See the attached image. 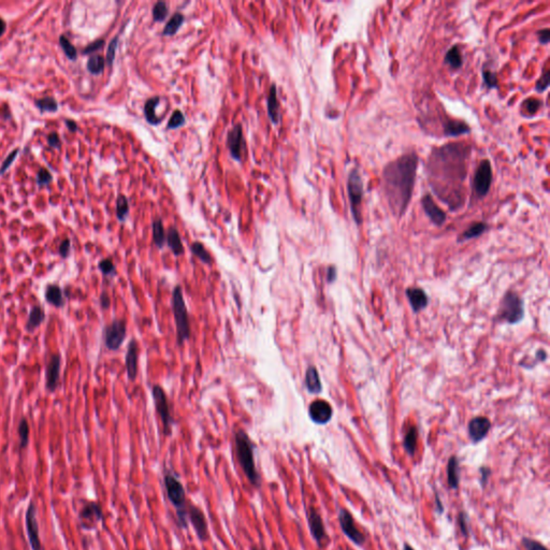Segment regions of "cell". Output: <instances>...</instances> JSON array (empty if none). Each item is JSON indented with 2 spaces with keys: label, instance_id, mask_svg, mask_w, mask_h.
Masks as SVG:
<instances>
[{
  "label": "cell",
  "instance_id": "1",
  "mask_svg": "<svg viewBox=\"0 0 550 550\" xmlns=\"http://www.w3.org/2000/svg\"><path fill=\"white\" fill-rule=\"evenodd\" d=\"M418 167L416 153L402 155L388 163L383 172V189L393 214L401 216L409 205Z\"/></svg>",
  "mask_w": 550,
  "mask_h": 550
},
{
  "label": "cell",
  "instance_id": "2",
  "mask_svg": "<svg viewBox=\"0 0 550 550\" xmlns=\"http://www.w3.org/2000/svg\"><path fill=\"white\" fill-rule=\"evenodd\" d=\"M234 444L236 459L246 478L254 487L259 488L261 485V477L256 469L255 456H254L255 444L244 430H238L234 433Z\"/></svg>",
  "mask_w": 550,
  "mask_h": 550
},
{
  "label": "cell",
  "instance_id": "3",
  "mask_svg": "<svg viewBox=\"0 0 550 550\" xmlns=\"http://www.w3.org/2000/svg\"><path fill=\"white\" fill-rule=\"evenodd\" d=\"M163 485L165 492H167L170 503L173 505L176 512V520L179 527L182 529H187L188 518H187V504L185 488L183 486L181 481L177 478L172 472L167 471L163 475Z\"/></svg>",
  "mask_w": 550,
  "mask_h": 550
},
{
  "label": "cell",
  "instance_id": "4",
  "mask_svg": "<svg viewBox=\"0 0 550 550\" xmlns=\"http://www.w3.org/2000/svg\"><path fill=\"white\" fill-rule=\"evenodd\" d=\"M172 307L177 333V343H179V345H182L191 336V326H189L187 307L184 297H183L181 286H176L173 291Z\"/></svg>",
  "mask_w": 550,
  "mask_h": 550
},
{
  "label": "cell",
  "instance_id": "5",
  "mask_svg": "<svg viewBox=\"0 0 550 550\" xmlns=\"http://www.w3.org/2000/svg\"><path fill=\"white\" fill-rule=\"evenodd\" d=\"M347 192L351 202L353 217L356 224L360 225L362 223L361 204L363 199V182L362 177L357 169L352 170L350 175H348Z\"/></svg>",
  "mask_w": 550,
  "mask_h": 550
},
{
  "label": "cell",
  "instance_id": "6",
  "mask_svg": "<svg viewBox=\"0 0 550 550\" xmlns=\"http://www.w3.org/2000/svg\"><path fill=\"white\" fill-rule=\"evenodd\" d=\"M523 315L524 309L522 299L515 292H507L504 295L501 304V309L499 311L500 319L513 324L521 321Z\"/></svg>",
  "mask_w": 550,
  "mask_h": 550
},
{
  "label": "cell",
  "instance_id": "7",
  "mask_svg": "<svg viewBox=\"0 0 550 550\" xmlns=\"http://www.w3.org/2000/svg\"><path fill=\"white\" fill-rule=\"evenodd\" d=\"M152 394L154 398V402H155L157 413L159 414V417H161L163 424V432L165 435H170L171 431H172V425L174 423V421L172 416H171L167 395H165L163 389L158 385H155L153 387Z\"/></svg>",
  "mask_w": 550,
  "mask_h": 550
},
{
  "label": "cell",
  "instance_id": "8",
  "mask_svg": "<svg viewBox=\"0 0 550 550\" xmlns=\"http://www.w3.org/2000/svg\"><path fill=\"white\" fill-rule=\"evenodd\" d=\"M126 338V322L123 319H115L104 328L103 340L106 348L110 351H117Z\"/></svg>",
  "mask_w": 550,
  "mask_h": 550
},
{
  "label": "cell",
  "instance_id": "9",
  "mask_svg": "<svg viewBox=\"0 0 550 550\" xmlns=\"http://www.w3.org/2000/svg\"><path fill=\"white\" fill-rule=\"evenodd\" d=\"M187 518L188 522H191L193 528L196 532L198 539L201 542H206L210 539L208 520L204 515L203 511L196 504L188 502L187 504Z\"/></svg>",
  "mask_w": 550,
  "mask_h": 550
},
{
  "label": "cell",
  "instance_id": "10",
  "mask_svg": "<svg viewBox=\"0 0 550 550\" xmlns=\"http://www.w3.org/2000/svg\"><path fill=\"white\" fill-rule=\"evenodd\" d=\"M492 183V167L489 161H483L475 172L473 186L478 197H485L490 191Z\"/></svg>",
  "mask_w": 550,
  "mask_h": 550
},
{
  "label": "cell",
  "instance_id": "11",
  "mask_svg": "<svg viewBox=\"0 0 550 550\" xmlns=\"http://www.w3.org/2000/svg\"><path fill=\"white\" fill-rule=\"evenodd\" d=\"M25 523L28 542L32 547V550H42V544H41L39 534V523L37 519V507H35V504L32 501H31V503L28 504L27 507Z\"/></svg>",
  "mask_w": 550,
  "mask_h": 550
},
{
  "label": "cell",
  "instance_id": "12",
  "mask_svg": "<svg viewBox=\"0 0 550 550\" xmlns=\"http://www.w3.org/2000/svg\"><path fill=\"white\" fill-rule=\"evenodd\" d=\"M339 521L340 527L348 539H350L354 544H356L358 546H361L365 542V536L360 531L355 523L352 514L348 512L345 508H341L339 513Z\"/></svg>",
  "mask_w": 550,
  "mask_h": 550
},
{
  "label": "cell",
  "instance_id": "13",
  "mask_svg": "<svg viewBox=\"0 0 550 550\" xmlns=\"http://www.w3.org/2000/svg\"><path fill=\"white\" fill-rule=\"evenodd\" d=\"M79 519L82 527L86 530H92L103 519L102 508L94 501L86 502L79 513Z\"/></svg>",
  "mask_w": 550,
  "mask_h": 550
},
{
  "label": "cell",
  "instance_id": "14",
  "mask_svg": "<svg viewBox=\"0 0 550 550\" xmlns=\"http://www.w3.org/2000/svg\"><path fill=\"white\" fill-rule=\"evenodd\" d=\"M307 522H309V528L313 539L315 540L319 547L323 548L324 543L328 541V535L321 514L314 507H311L310 511L307 512Z\"/></svg>",
  "mask_w": 550,
  "mask_h": 550
},
{
  "label": "cell",
  "instance_id": "15",
  "mask_svg": "<svg viewBox=\"0 0 550 550\" xmlns=\"http://www.w3.org/2000/svg\"><path fill=\"white\" fill-rule=\"evenodd\" d=\"M227 145L230 155L233 159L241 162L242 155L245 149V140L243 138V130L240 124L235 125L227 134Z\"/></svg>",
  "mask_w": 550,
  "mask_h": 550
},
{
  "label": "cell",
  "instance_id": "16",
  "mask_svg": "<svg viewBox=\"0 0 550 550\" xmlns=\"http://www.w3.org/2000/svg\"><path fill=\"white\" fill-rule=\"evenodd\" d=\"M62 357L61 355H52L45 369V388L47 391L54 392L59 386Z\"/></svg>",
  "mask_w": 550,
  "mask_h": 550
},
{
  "label": "cell",
  "instance_id": "17",
  "mask_svg": "<svg viewBox=\"0 0 550 550\" xmlns=\"http://www.w3.org/2000/svg\"><path fill=\"white\" fill-rule=\"evenodd\" d=\"M332 407L324 400H315L313 401L309 407V415L317 424H326L331 421L332 417Z\"/></svg>",
  "mask_w": 550,
  "mask_h": 550
},
{
  "label": "cell",
  "instance_id": "18",
  "mask_svg": "<svg viewBox=\"0 0 550 550\" xmlns=\"http://www.w3.org/2000/svg\"><path fill=\"white\" fill-rule=\"evenodd\" d=\"M491 423L486 417H475L469 423V435L473 443H478L487 436Z\"/></svg>",
  "mask_w": 550,
  "mask_h": 550
},
{
  "label": "cell",
  "instance_id": "19",
  "mask_svg": "<svg viewBox=\"0 0 550 550\" xmlns=\"http://www.w3.org/2000/svg\"><path fill=\"white\" fill-rule=\"evenodd\" d=\"M421 204L425 214L430 218V221L432 222L436 226H442L443 224L446 222V214L441 208L437 206L434 202V200L430 194H425L421 200Z\"/></svg>",
  "mask_w": 550,
  "mask_h": 550
},
{
  "label": "cell",
  "instance_id": "20",
  "mask_svg": "<svg viewBox=\"0 0 550 550\" xmlns=\"http://www.w3.org/2000/svg\"><path fill=\"white\" fill-rule=\"evenodd\" d=\"M138 356H139L138 342L135 341L134 339H132L129 343L128 348H127V353H126V357H125L126 371H127V375H128V378L130 381H134L135 378H137V374H138Z\"/></svg>",
  "mask_w": 550,
  "mask_h": 550
},
{
  "label": "cell",
  "instance_id": "21",
  "mask_svg": "<svg viewBox=\"0 0 550 550\" xmlns=\"http://www.w3.org/2000/svg\"><path fill=\"white\" fill-rule=\"evenodd\" d=\"M406 297L409 299L412 309L415 313H418L421 310L425 309L429 302L427 293H425L421 288H418V287L407 288Z\"/></svg>",
  "mask_w": 550,
  "mask_h": 550
},
{
  "label": "cell",
  "instance_id": "22",
  "mask_svg": "<svg viewBox=\"0 0 550 550\" xmlns=\"http://www.w3.org/2000/svg\"><path fill=\"white\" fill-rule=\"evenodd\" d=\"M444 134L446 137H459L471 131L470 126L465 122L458 120H446L443 124Z\"/></svg>",
  "mask_w": 550,
  "mask_h": 550
},
{
  "label": "cell",
  "instance_id": "23",
  "mask_svg": "<svg viewBox=\"0 0 550 550\" xmlns=\"http://www.w3.org/2000/svg\"><path fill=\"white\" fill-rule=\"evenodd\" d=\"M44 297L47 303L52 304L55 307H64L65 305V298L63 293V289L61 286L56 285V284H49L45 288Z\"/></svg>",
  "mask_w": 550,
  "mask_h": 550
},
{
  "label": "cell",
  "instance_id": "24",
  "mask_svg": "<svg viewBox=\"0 0 550 550\" xmlns=\"http://www.w3.org/2000/svg\"><path fill=\"white\" fill-rule=\"evenodd\" d=\"M447 483L451 489L457 490L460 483L459 461L456 456H452L447 463Z\"/></svg>",
  "mask_w": 550,
  "mask_h": 550
},
{
  "label": "cell",
  "instance_id": "25",
  "mask_svg": "<svg viewBox=\"0 0 550 550\" xmlns=\"http://www.w3.org/2000/svg\"><path fill=\"white\" fill-rule=\"evenodd\" d=\"M305 386L307 391L311 393H319L322 391L323 386L321 378H319L318 371L315 366L310 365L305 373Z\"/></svg>",
  "mask_w": 550,
  "mask_h": 550
},
{
  "label": "cell",
  "instance_id": "26",
  "mask_svg": "<svg viewBox=\"0 0 550 550\" xmlns=\"http://www.w3.org/2000/svg\"><path fill=\"white\" fill-rule=\"evenodd\" d=\"M165 242H167L170 250L172 251L175 256H181L184 253V246H183L182 240L179 231L174 227H171L165 235Z\"/></svg>",
  "mask_w": 550,
  "mask_h": 550
},
{
  "label": "cell",
  "instance_id": "27",
  "mask_svg": "<svg viewBox=\"0 0 550 550\" xmlns=\"http://www.w3.org/2000/svg\"><path fill=\"white\" fill-rule=\"evenodd\" d=\"M268 113L269 117L273 124H277L280 121V104L279 100H277L276 95V86L275 84H272L270 87V93L268 97Z\"/></svg>",
  "mask_w": 550,
  "mask_h": 550
},
{
  "label": "cell",
  "instance_id": "28",
  "mask_svg": "<svg viewBox=\"0 0 550 550\" xmlns=\"http://www.w3.org/2000/svg\"><path fill=\"white\" fill-rule=\"evenodd\" d=\"M44 318H45V314H44V311L42 310V307L39 305H33L31 309V312H29L28 321L26 323L25 329L28 331V332H32L34 329H37L40 324L43 323Z\"/></svg>",
  "mask_w": 550,
  "mask_h": 550
},
{
  "label": "cell",
  "instance_id": "29",
  "mask_svg": "<svg viewBox=\"0 0 550 550\" xmlns=\"http://www.w3.org/2000/svg\"><path fill=\"white\" fill-rule=\"evenodd\" d=\"M159 101H161V98L159 97H152L145 102L144 115L146 121L149 122L151 125H158V124L161 123V118H159L155 113V109L159 104Z\"/></svg>",
  "mask_w": 550,
  "mask_h": 550
},
{
  "label": "cell",
  "instance_id": "30",
  "mask_svg": "<svg viewBox=\"0 0 550 550\" xmlns=\"http://www.w3.org/2000/svg\"><path fill=\"white\" fill-rule=\"evenodd\" d=\"M417 439H418V430L416 427H412L407 431L405 436H404V442H403V446L405 452L410 454V456H414L416 452V447H417Z\"/></svg>",
  "mask_w": 550,
  "mask_h": 550
},
{
  "label": "cell",
  "instance_id": "31",
  "mask_svg": "<svg viewBox=\"0 0 550 550\" xmlns=\"http://www.w3.org/2000/svg\"><path fill=\"white\" fill-rule=\"evenodd\" d=\"M445 64H447L453 69H459L462 67V55H461L458 45H453L452 49L447 51L445 55Z\"/></svg>",
  "mask_w": 550,
  "mask_h": 550
},
{
  "label": "cell",
  "instance_id": "32",
  "mask_svg": "<svg viewBox=\"0 0 550 550\" xmlns=\"http://www.w3.org/2000/svg\"><path fill=\"white\" fill-rule=\"evenodd\" d=\"M185 21V17L182 13H175L172 15V17L169 20V22L167 23V25L164 26L163 28V32L162 34L163 35H172L174 34L177 31H179L180 27L182 26V24L184 23Z\"/></svg>",
  "mask_w": 550,
  "mask_h": 550
},
{
  "label": "cell",
  "instance_id": "33",
  "mask_svg": "<svg viewBox=\"0 0 550 550\" xmlns=\"http://www.w3.org/2000/svg\"><path fill=\"white\" fill-rule=\"evenodd\" d=\"M488 229V226L485 223H475L474 225H472L468 229L465 230L463 232V234L461 235V239L460 241H466V240H470V239H474V238H478V236L482 235L486 230Z\"/></svg>",
  "mask_w": 550,
  "mask_h": 550
},
{
  "label": "cell",
  "instance_id": "34",
  "mask_svg": "<svg viewBox=\"0 0 550 550\" xmlns=\"http://www.w3.org/2000/svg\"><path fill=\"white\" fill-rule=\"evenodd\" d=\"M153 240L157 247L162 248L165 243V232L162 222L156 220L153 222Z\"/></svg>",
  "mask_w": 550,
  "mask_h": 550
},
{
  "label": "cell",
  "instance_id": "35",
  "mask_svg": "<svg viewBox=\"0 0 550 550\" xmlns=\"http://www.w3.org/2000/svg\"><path fill=\"white\" fill-rule=\"evenodd\" d=\"M105 61L102 56L100 55H94L92 56L87 62V70L94 75L101 74L104 69Z\"/></svg>",
  "mask_w": 550,
  "mask_h": 550
},
{
  "label": "cell",
  "instance_id": "36",
  "mask_svg": "<svg viewBox=\"0 0 550 550\" xmlns=\"http://www.w3.org/2000/svg\"><path fill=\"white\" fill-rule=\"evenodd\" d=\"M191 251L194 255L197 258H199L202 262L206 264H210L212 262V257L210 255V253L205 250L204 245L202 243H200V242H194V243L191 245Z\"/></svg>",
  "mask_w": 550,
  "mask_h": 550
},
{
  "label": "cell",
  "instance_id": "37",
  "mask_svg": "<svg viewBox=\"0 0 550 550\" xmlns=\"http://www.w3.org/2000/svg\"><path fill=\"white\" fill-rule=\"evenodd\" d=\"M17 432H19V436H20L21 449L26 448L29 442V432H31V431H29V424L25 417L21 419V421L19 423V428H17Z\"/></svg>",
  "mask_w": 550,
  "mask_h": 550
},
{
  "label": "cell",
  "instance_id": "38",
  "mask_svg": "<svg viewBox=\"0 0 550 550\" xmlns=\"http://www.w3.org/2000/svg\"><path fill=\"white\" fill-rule=\"evenodd\" d=\"M129 213V204L128 200L125 196H120L116 201V215L117 218L121 222L126 220V217Z\"/></svg>",
  "mask_w": 550,
  "mask_h": 550
},
{
  "label": "cell",
  "instance_id": "39",
  "mask_svg": "<svg viewBox=\"0 0 550 550\" xmlns=\"http://www.w3.org/2000/svg\"><path fill=\"white\" fill-rule=\"evenodd\" d=\"M35 106L41 111H49V112H55L58 109V104L56 100L52 97H44L35 100Z\"/></svg>",
  "mask_w": 550,
  "mask_h": 550
},
{
  "label": "cell",
  "instance_id": "40",
  "mask_svg": "<svg viewBox=\"0 0 550 550\" xmlns=\"http://www.w3.org/2000/svg\"><path fill=\"white\" fill-rule=\"evenodd\" d=\"M168 15V5L164 1H158L153 8V19L155 22H162Z\"/></svg>",
  "mask_w": 550,
  "mask_h": 550
},
{
  "label": "cell",
  "instance_id": "41",
  "mask_svg": "<svg viewBox=\"0 0 550 550\" xmlns=\"http://www.w3.org/2000/svg\"><path fill=\"white\" fill-rule=\"evenodd\" d=\"M59 43H61L62 49L64 50L66 56L69 59H71V61H75L76 56H78V52H76L75 47L72 45V43H71L65 35H62V37L59 38Z\"/></svg>",
  "mask_w": 550,
  "mask_h": 550
},
{
  "label": "cell",
  "instance_id": "42",
  "mask_svg": "<svg viewBox=\"0 0 550 550\" xmlns=\"http://www.w3.org/2000/svg\"><path fill=\"white\" fill-rule=\"evenodd\" d=\"M98 268L100 271H101V273L105 276H114L116 274L115 265L113 261H112V259L110 258H104L100 260L98 263Z\"/></svg>",
  "mask_w": 550,
  "mask_h": 550
},
{
  "label": "cell",
  "instance_id": "43",
  "mask_svg": "<svg viewBox=\"0 0 550 550\" xmlns=\"http://www.w3.org/2000/svg\"><path fill=\"white\" fill-rule=\"evenodd\" d=\"M185 124V116L182 113L180 110H175L173 112L172 116H171L170 121L168 123V129H175L183 126Z\"/></svg>",
  "mask_w": 550,
  "mask_h": 550
},
{
  "label": "cell",
  "instance_id": "44",
  "mask_svg": "<svg viewBox=\"0 0 550 550\" xmlns=\"http://www.w3.org/2000/svg\"><path fill=\"white\" fill-rule=\"evenodd\" d=\"M483 79L485 84L489 88L498 87V78H496L495 72H492L490 70H483Z\"/></svg>",
  "mask_w": 550,
  "mask_h": 550
},
{
  "label": "cell",
  "instance_id": "45",
  "mask_svg": "<svg viewBox=\"0 0 550 550\" xmlns=\"http://www.w3.org/2000/svg\"><path fill=\"white\" fill-rule=\"evenodd\" d=\"M523 106H525V111L530 115H533L541 108V101L536 98H530L523 102Z\"/></svg>",
  "mask_w": 550,
  "mask_h": 550
},
{
  "label": "cell",
  "instance_id": "46",
  "mask_svg": "<svg viewBox=\"0 0 550 550\" xmlns=\"http://www.w3.org/2000/svg\"><path fill=\"white\" fill-rule=\"evenodd\" d=\"M549 69L545 70V72L542 74L541 78L539 79V81L536 82V85H535V90L539 92V93H543L545 92L548 86H549Z\"/></svg>",
  "mask_w": 550,
  "mask_h": 550
},
{
  "label": "cell",
  "instance_id": "47",
  "mask_svg": "<svg viewBox=\"0 0 550 550\" xmlns=\"http://www.w3.org/2000/svg\"><path fill=\"white\" fill-rule=\"evenodd\" d=\"M53 180V176L46 169H40L37 174V184L39 186L49 185Z\"/></svg>",
  "mask_w": 550,
  "mask_h": 550
},
{
  "label": "cell",
  "instance_id": "48",
  "mask_svg": "<svg viewBox=\"0 0 550 550\" xmlns=\"http://www.w3.org/2000/svg\"><path fill=\"white\" fill-rule=\"evenodd\" d=\"M522 545L527 550H548L545 546L541 544L540 542L534 541L528 537H523L522 539Z\"/></svg>",
  "mask_w": 550,
  "mask_h": 550
},
{
  "label": "cell",
  "instance_id": "49",
  "mask_svg": "<svg viewBox=\"0 0 550 550\" xmlns=\"http://www.w3.org/2000/svg\"><path fill=\"white\" fill-rule=\"evenodd\" d=\"M117 42H118V37H115L113 40L111 41L109 47H108V52H106V63H108L110 66L114 62V58H115V54H116V47H117Z\"/></svg>",
  "mask_w": 550,
  "mask_h": 550
},
{
  "label": "cell",
  "instance_id": "50",
  "mask_svg": "<svg viewBox=\"0 0 550 550\" xmlns=\"http://www.w3.org/2000/svg\"><path fill=\"white\" fill-rule=\"evenodd\" d=\"M458 523H459V528L461 530V533H462V535L464 537H468L469 536V527H468V522H466V514L464 512L459 513Z\"/></svg>",
  "mask_w": 550,
  "mask_h": 550
},
{
  "label": "cell",
  "instance_id": "51",
  "mask_svg": "<svg viewBox=\"0 0 550 550\" xmlns=\"http://www.w3.org/2000/svg\"><path fill=\"white\" fill-rule=\"evenodd\" d=\"M70 248H71V241L70 239H65L58 248V253L62 258L66 259L70 255Z\"/></svg>",
  "mask_w": 550,
  "mask_h": 550
},
{
  "label": "cell",
  "instance_id": "52",
  "mask_svg": "<svg viewBox=\"0 0 550 550\" xmlns=\"http://www.w3.org/2000/svg\"><path fill=\"white\" fill-rule=\"evenodd\" d=\"M19 152H20V150H19V149H16V150H14L13 152H12V153L10 154V155L8 156V158L5 159V161L3 162L2 165H1V168H0V174H3V173H4V171L10 167L11 163L14 162V159L16 158V156H17V154H19Z\"/></svg>",
  "mask_w": 550,
  "mask_h": 550
},
{
  "label": "cell",
  "instance_id": "53",
  "mask_svg": "<svg viewBox=\"0 0 550 550\" xmlns=\"http://www.w3.org/2000/svg\"><path fill=\"white\" fill-rule=\"evenodd\" d=\"M103 45H104V40L100 39V40L95 41V42H93V43H91L90 45H88V46L86 47V49L83 50V54H88V53L96 52V51H98V50L101 49V47H102Z\"/></svg>",
  "mask_w": 550,
  "mask_h": 550
},
{
  "label": "cell",
  "instance_id": "54",
  "mask_svg": "<svg viewBox=\"0 0 550 550\" xmlns=\"http://www.w3.org/2000/svg\"><path fill=\"white\" fill-rule=\"evenodd\" d=\"M47 143H49L50 146L55 147V149H59L62 145V142L59 140L58 134L56 132H52L47 135Z\"/></svg>",
  "mask_w": 550,
  "mask_h": 550
},
{
  "label": "cell",
  "instance_id": "55",
  "mask_svg": "<svg viewBox=\"0 0 550 550\" xmlns=\"http://www.w3.org/2000/svg\"><path fill=\"white\" fill-rule=\"evenodd\" d=\"M480 472H481V475H482L481 484H482L483 487H485L488 483L490 475H491V470H490L488 466H482V468L480 469Z\"/></svg>",
  "mask_w": 550,
  "mask_h": 550
},
{
  "label": "cell",
  "instance_id": "56",
  "mask_svg": "<svg viewBox=\"0 0 550 550\" xmlns=\"http://www.w3.org/2000/svg\"><path fill=\"white\" fill-rule=\"evenodd\" d=\"M537 38H539L540 43L542 44H547L549 42V39H550V32L548 28L545 29H542L539 32H537Z\"/></svg>",
  "mask_w": 550,
  "mask_h": 550
},
{
  "label": "cell",
  "instance_id": "57",
  "mask_svg": "<svg viewBox=\"0 0 550 550\" xmlns=\"http://www.w3.org/2000/svg\"><path fill=\"white\" fill-rule=\"evenodd\" d=\"M99 301H100V305H101V307H102L103 310H108V309H109L110 304H111V300H110L109 294L106 293L105 291H103L101 294H100Z\"/></svg>",
  "mask_w": 550,
  "mask_h": 550
},
{
  "label": "cell",
  "instance_id": "58",
  "mask_svg": "<svg viewBox=\"0 0 550 550\" xmlns=\"http://www.w3.org/2000/svg\"><path fill=\"white\" fill-rule=\"evenodd\" d=\"M336 279V269L335 267H329L327 272V281L328 283H333Z\"/></svg>",
  "mask_w": 550,
  "mask_h": 550
},
{
  "label": "cell",
  "instance_id": "59",
  "mask_svg": "<svg viewBox=\"0 0 550 550\" xmlns=\"http://www.w3.org/2000/svg\"><path fill=\"white\" fill-rule=\"evenodd\" d=\"M435 507H436L437 513L442 514L443 512H444V506H443L442 502H441V499H440V496H439V494H437L436 492H435Z\"/></svg>",
  "mask_w": 550,
  "mask_h": 550
},
{
  "label": "cell",
  "instance_id": "60",
  "mask_svg": "<svg viewBox=\"0 0 550 550\" xmlns=\"http://www.w3.org/2000/svg\"><path fill=\"white\" fill-rule=\"evenodd\" d=\"M65 124H66V126L68 127V129L70 130L71 132H74V131H76V129H78V125H76V123L73 122V121L66 120V121H65Z\"/></svg>",
  "mask_w": 550,
  "mask_h": 550
},
{
  "label": "cell",
  "instance_id": "61",
  "mask_svg": "<svg viewBox=\"0 0 550 550\" xmlns=\"http://www.w3.org/2000/svg\"><path fill=\"white\" fill-rule=\"evenodd\" d=\"M5 29H7V24H5V22L0 17V37L4 33Z\"/></svg>",
  "mask_w": 550,
  "mask_h": 550
},
{
  "label": "cell",
  "instance_id": "62",
  "mask_svg": "<svg viewBox=\"0 0 550 550\" xmlns=\"http://www.w3.org/2000/svg\"><path fill=\"white\" fill-rule=\"evenodd\" d=\"M403 550H414V548L411 545H409V544H404Z\"/></svg>",
  "mask_w": 550,
  "mask_h": 550
}]
</instances>
